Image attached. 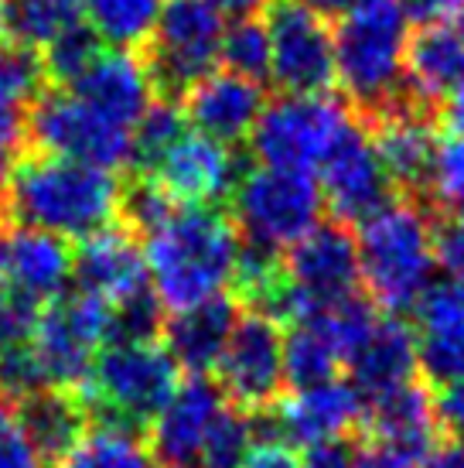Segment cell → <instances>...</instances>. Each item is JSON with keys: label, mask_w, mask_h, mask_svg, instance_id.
I'll return each mask as SVG.
<instances>
[{"label": "cell", "mask_w": 464, "mask_h": 468, "mask_svg": "<svg viewBox=\"0 0 464 468\" xmlns=\"http://www.w3.org/2000/svg\"><path fill=\"white\" fill-rule=\"evenodd\" d=\"M178 212V202L151 175H123L120 182V212L116 222L137 239H147Z\"/></svg>", "instance_id": "cell-33"}, {"label": "cell", "mask_w": 464, "mask_h": 468, "mask_svg": "<svg viewBox=\"0 0 464 468\" xmlns=\"http://www.w3.org/2000/svg\"><path fill=\"white\" fill-rule=\"evenodd\" d=\"M239 314L243 312L236 298H226V294H216V298L198 301L192 308L171 314L161 335L178 369L185 366L192 377H206L208 369H216Z\"/></svg>", "instance_id": "cell-24"}, {"label": "cell", "mask_w": 464, "mask_h": 468, "mask_svg": "<svg viewBox=\"0 0 464 468\" xmlns=\"http://www.w3.org/2000/svg\"><path fill=\"white\" fill-rule=\"evenodd\" d=\"M440 434H444V428H440L438 397L430 393V387L417 383V379L400 390L365 400L362 438L403 444V448H413V452L430 458L440 448Z\"/></svg>", "instance_id": "cell-21"}, {"label": "cell", "mask_w": 464, "mask_h": 468, "mask_svg": "<svg viewBox=\"0 0 464 468\" xmlns=\"http://www.w3.org/2000/svg\"><path fill=\"white\" fill-rule=\"evenodd\" d=\"M55 468H151V452L141 434L92 424Z\"/></svg>", "instance_id": "cell-31"}, {"label": "cell", "mask_w": 464, "mask_h": 468, "mask_svg": "<svg viewBox=\"0 0 464 468\" xmlns=\"http://www.w3.org/2000/svg\"><path fill=\"white\" fill-rule=\"evenodd\" d=\"M427 468H464V438H458V441H440V448L430 455Z\"/></svg>", "instance_id": "cell-50"}, {"label": "cell", "mask_w": 464, "mask_h": 468, "mask_svg": "<svg viewBox=\"0 0 464 468\" xmlns=\"http://www.w3.org/2000/svg\"><path fill=\"white\" fill-rule=\"evenodd\" d=\"M417 328H448L464 335V281L427 287L417 301Z\"/></svg>", "instance_id": "cell-39"}, {"label": "cell", "mask_w": 464, "mask_h": 468, "mask_svg": "<svg viewBox=\"0 0 464 468\" xmlns=\"http://www.w3.org/2000/svg\"><path fill=\"white\" fill-rule=\"evenodd\" d=\"M438 414H440V428L448 431V434L464 438V383L448 387V390L440 393Z\"/></svg>", "instance_id": "cell-44"}, {"label": "cell", "mask_w": 464, "mask_h": 468, "mask_svg": "<svg viewBox=\"0 0 464 468\" xmlns=\"http://www.w3.org/2000/svg\"><path fill=\"white\" fill-rule=\"evenodd\" d=\"M0 468H45L41 455L27 438L17 400L0 390Z\"/></svg>", "instance_id": "cell-40"}, {"label": "cell", "mask_w": 464, "mask_h": 468, "mask_svg": "<svg viewBox=\"0 0 464 468\" xmlns=\"http://www.w3.org/2000/svg\"><path fill=\"white\" fill-rule=\"evenodd\" d=\"M0 257H4V291L38 308L65 294V284L72 277V243L41 229L11 226L4 233Z\"/></svg>", "instance_id": "cell-20"}, {"label": "cell", "mask_w": 464, "mask_h": 468, "mask_svg": "<svg viewBox=\"0 0 464 468\" xmlns=\"http://www.w3.org/2000/svg\"><path fill=\"white\" fill-rule=\"evenodd\" d=\"M11 157H7V151H0V233L11 229Z\"/></svg>", "instance_id": "cell-48"}, {"label": "cell", "mask_w": 464, "mask_h": 468, "mask_svg": "<svg viewBox=\"0 0 464 468\" xmlns=\"http://www.w3.org/2000/svg\"><path fill=\"white\" fill-rule=\"evenodd\" d=\"M82 17V0H0V45L41 55Z\"/></svg>", "instance_id": "cell-28"}, {"label": "cell", "mask_w": 464, "mask_h": 468, "mask_svg": "<svg viewBox=\"0 0 464 468\" xmlns=\"http://www.w3.org/2000/svg\"><path fill=\"white\" fill-rule=\"evenodd\" d=\"M17 414H21V424H25L27 438H31L45 465H58L92 428L86 397L69 390H52V387L21 397Z\"/></svg>", "instance_id": "cell-25"}, {"label": "cell", "mask_w": 464, "mask_h": 468, "mask_svg": "<svg viewBox=\"0 0 464 468\" xmlns=\"http://www.w3.org/2000/svg\"><path fill=\"white\" fill-rule=\"evenodd\" d=\"M284 273L318 314L338 301L352 298L362 281L352 226L328 219L318 229H311L301 243L284 253Z\"/></svg>", "instance_id": "cell-15"}, {"label": "cell", "mask_w": 464, "mask_h": 468, "mask_svg": "<svg viewBox=\"0 0 464 468\" xmlns=\"http://www.w3.org/2000/svg\"><path fill=\"white\" fill-rule=\"evenodd\" d=\"M301 468H355V444L348 441H324L304 448V458L297 462Z\"/></svg>", "instance_id": "cell-42"}, {"label": "cell", "mask_w": 464, "mask_h": 468, "mask_svg": "<svg viewBox=\"0 0 464 468\" xmlns=\"http://www.w3.org/2000/svg\"><path fill=\"white\" fill-rule=\"evenodd\" d=\"M72 277L79 291L106 301L110 308L151 287L141 239L120 222L92 233L79 243V250H72Z\"/></svg>", "instance_id": "cell-18"}, {"label": "cell", "mask_w": 464, "mask_h": 468, "mask_svg": "<svg viewBox=\"0 0 464 468\" xmlns=\"http://www.w3.org/2000/svg\"><path fill=\"white\" fill-rule=\"evenodd\" d=\"M212 11L219 14V17H232V21H249V17H257V14L267 11V4L270 0H206Z\"/></svg>", "instance_id": "cell-46"}, {"label": "cell", "mask_w": 464, "mask_h": 468, "mask_svg": "<svg viewBox=\"0 0 464 468\" xmlns=\"http://www.w3.org/2000/svg\"><path fill=\"white\" fill-rule=\"evenodd\" d=\"M185 113L178 103L168 100H154L151 110L141 117V123L133 127V154H130L127 175H151L157 168V161L168 154L171 147L181 141L185 133Z\"/></svg>", "instance_id": "cell-35"}, {"label": "cell", "mask_w": 464, "mask_h": 468, "mask_svg": "<svg viewBox=\"0 0 464 468\" xmlns=\"http://www.w3.org/2000/svg\"><path fill=\"white\" fill-rule=\"evenodd\" d=\"M396 4L417 25H430V21H444V17L464 14V0H396Z\"/></svg>", "instance_id": "cell-43"}, {"label": "cell", "mask_w": 464, "mask_h": 468, "mask_svg": "<svg viewBox=\"0 0 464 468\" xmlns=\"http://www.w3.org/2000/svg\"><path fill=\"white\" fill-rule=\"evenodd\" d=\"M103 55V41L90 27V21L82 17L72 27H65L62 35L41 52V66H45V79L52 90H72L79 79L86 76L96 58Z\"/></svg>", "instance_id": "cell-32"}, {"label": "cell", "mask_w": 464, "mask_h": 468, "mask_svg": "<svg viewBox=\"0 0 464 468\" xmlns=\"http://www.w3.org/2000/svg\"><path fill=\"white\" fill-rule=\"evenodd\" d=\"M0 247H4V233H0ZM0 294H4V257H0Z\"/></svg>", "instance_id": "cell-51"}, {"label": "cell", "mask_w": 464, "mask_h": 468, "mask_svg": "<svg viewBox=\"0 0 464 468\" xmlns=\"http://www.w3.org/2000/svg\"><path fill=\"white\" fill-rule=\"evenodd\" d=\"M232 222L239 239L263 250H290L322 226L324 196L314 171L253 168L232 188Z\"/></svg>", "instance_id": "cell-6"}, {"label": "cell", "mask_w": 464, "mask_h": 468, "mask_svg": "<svg viewBox=\"0 0 464 468\" xmlns=\"http://www.w3.org/2000/svg\"><path fill=\"white\" fill-rule=\"evenodd\" d=\"M410 17L396 0H365L338 21L335 69L355 120H373L406 92Z\"/></svg>", "instance_id": "cell-4"}, {"label": "cell", "mask_w": 464, "mask_h": 468, "mask_svg": "<svg viewBox=\"0 0 464 468\" xmlns=\"http://www.w3.org/2000/svg\"><path fill=\"white\" fill-rule=\"evenodd\" d=\"M239 229L232 216L208 206H178L157 233L147 236V277L161 308L185 312L222 294L239 261Z\"/></svg>", "instance_id": "cell-2"}, {"label": "cell", "mask_w": 464, "mask_h": 468, "mask_svg": "<svg viewBox=\"0 0 464 468\" xmlns=\"http://www.w3.org/2000/svg\"><path fill=\"white\" fill-rule=\"evenodd\" d=\"M164 0H86L82 14L113 52H141L151 41Z\"/></svg>", "instance_id": "cell-29"}, {"label": "cell", "mask_w": 464, "mask_h": 468, "mask_svg": "<svg viewBox=\"0 0 464 468\" xmlns=\"http://www.w3.org/2000/svg\"><path fill=\"white\" fill-rule=\"evenodd\" d=\"M438 120H440V131H464V82L440 100Z\"/></svg>", "instance_id": "cell-47"}, {"label": "cell", "mask_w": 464, "mask_h": 468, "mask_svg": "<svg viewBox=\"0 0 464 468\" xmlns=\"http://www.w3.org/2000/svg\"><path fill=\"white\" fill-rule=\"evenodd\" d=\"M352 387L362 393V400L400 390L417 377V335L403 325L396 314H383L375 322L369 342L352 359Z\"/></svg>", "instance_id": "cell-26"}, {"label": "cell", "mask_w": 464, "mask_h": 468, "mask_svg": "<svg viewBox=\"0 0 464 468\" xmlns=\"http://www.w3.org/2000/svg\"><path fill=\"white\" fill-rule=\"evenodd\" d=\"M151 178H157L161 188L178 206L219 208V202H226L232 196V188L243 178V171L236 165V151L208 141L202 133L185 131L181 141L157 161Z\"/></svg>", "instance_id": "cell-16"}, {"label": "cell", "mask_w": 464, "mask_h": 468, "mask_svg": "<svg viewBox=\"0 0 464 468\" xmlns=\"http://www.w3.org/2000/svg\"><path fill=\"white\" fill-rule=\"evenodd\" d=\"M48 90L38 52L0 45V151L25 147L27 113L41 92Z\"/></svg>", "instance_id": "cell-27"}, {"label": "cell", "mask_w": 464, "mask_h": 468, "mask_svg": "<svg viewBox=\"0 0 464 468\" xmlns=\"http://www.w3.org/2000/svg\"><path fill=\"white\" fill-rule=\"evenodd\" d=\"M120 182L113 171L27 151L11 175V222L82 243L116 222Z\"/></svg>", "instance_id": "cell-1"}, {"label": "cell", "mask_w": 464, "mask_h": 468, "mask_svg": "<svg viewBox=\"0 0 464 468\" xmlns=\"http://www.w3.org/2000/svg\"><path fill=\"white\" fill-rule=\"evenodd\" d=\"M355 120L338 96H280L263 106L249 151L263 168L318 171L332 144Z\"/></svg>", "instance_id": "cell-10"}, {"label": "cell", "mask_w": 464, "mask_h": 468, "mask_svg": "<svg viewBox=\"0 0 464 468\" xmlns=\"http://www.w3.org/2000/svg\"><path fill=\"white\" fill-rule=\"evenodd\" d=\"M304 7H311V11L318 14V17H324V21H332V17H345V14H352L355 7H362L365 0H301Z\"/></svg>", "instance_id": "cell-49"}, {"label": "cell", "mask_w": 464, "mask_h": 468, "mask_svg": "<svg viewBox=\"0 0 464 468\" xmlns=\"http://www.w3.org/2000/svg\"><path fill=\"white\" fill-rule=\"evenodd\" d=\"M253 441H257V414L222 403L202 444L198 468H243L246 458L253 455Z\"/></svg>", "instance_id": "cell-36"}, {"label": "cell", "mask_w": 464, "mask_h": 468, "mask_svg": "<svg viewBox=\"0 0 464 468\" xmlns=\"http://www.w3.org/2000/svg\"><path fill=\"white\" fill-rule=\"evenodd\" d=\"M25 147L38 154L79 161L90 168L120 171L130 168L133 133L106 120L103 113H96L69 90L48 86L27 113Z\"/></svg>", "instance_id": "cell-9"}, {"label": "cell", "mask_w": 464, "mask_h": 468, "mask_svg": "<svg viewBox=\"0 0 464 468\" xmlns=\"http://www.w3.org/2000/svg\"><path fill=\"white\" fill-rule=\"evenodd\" d=\"M359 273L369 301L386 314L417 308L430 287L434 257V216L417 198L396 196L359 226Z\"/></svg>", "instance_id": "cell-3"}, {"label": "cell", "mask_w": 464, "mask_h": 468, "mask_svg": "<svg viewBox=\"0 0 464 468\" xmlns=\"http://www.w3.org/2000/svg\"><path fill=\"white\" fill-rule=\"evenodd\" d=\"M420 206L430 216L464 212V131H440Z\"/></svg>", "instance_id": "cell-34"}, {"label": "cell", "mask_w": 464, "mask_h": 468, "mask_svg": "<svg viewBox=\"0 0 464 468\" xmlns=\"http://www.w3.org/2000/svg\"><path fill=\"white\" fill-rule=\"evenodd\" d=\"M222 410V390L206 377L178 383L164 410L147 428V452L164 468H198L208 428Z\"/></svg>", "instance_id": "cell-19"}, {"label": "cell", "mask_w": 464, "mask_h": 468, "mask_svg": "<svg viewBox=\"0 0 464 468\" xmlns=\"http://www.w3.org/2000/svg\"><path fill=\"white\" fill-rule=\"evenodd\" d=\"M113 308L86 291H65L35 318L27 349L41 369L45 387L82 393L92 377L96 356L110 342Z\"/></svg>", "instance_id": "cell-7"}, {"label": "cell", "mask_w": 464, "mask_h": 468, "mask_svg": "<svg viewBox=\"0 0 464 468\" xmlns=\"http://www.w3.org/2000/svg\"><path fill=\"white\" fill-rule=\"evenodd\" d=\"M365 414V400L352 383H322L311 390H297L284 400L263 410V420H257V434L267 431L270 444H297V448H311V444L338 441L348 431L355 428Z\"/></svg>", "instance_id": "cell-14"}, {"label": "cell", "mask_w": 464, "mask_h": 468, "mask_svg": "<svg viewBox=\"0 0 464 468\" xmlns=\"http://www.w3.org/2000/svg\"><path fill=\"white\" fill-rule=\"evenodd\" d=\"M342 366V356L318 322L294 325L284 335V383L294 393L332 383Z\"/></svg>", "instance_id": "cell-30"}, {"label": "cell", "mask_w": 464, "mask_h": 468, "mask_svg": "<svg viewBox=\"0 0 464 468\" xmlns=\"http://www.w3.org/2000/svg\"><path fill=\"white\" fill-rule=\"evenodd\" d=\"M263 14L273 86L284 96H328L338 82L332 21L318 17L301 0H270Z\"/></svg>", "instance_id": "cell-11"}, {"label": "cell", "mask_w": 464, "mask_h": 468, "mask_svg": "<svg viewBox=\"0 0 464 468\" xmlns=\"http://www.w3.org/2000/svg\"><path fill=\"white\" fill-rule=\"evenodd\" d=\"M219 390L232 407L246 414H263L284 390V332L259 312H243L222 352Z\"/></svg>", "instance_id": "cell-12"}, {"label": "cell", "mask_w": 464, "mask_h": 468, "mask_svg": "<svg viewBox=\"0 0 464 468\" xmlns=\"http://www.w3.org/2000/svg\"><path fill=\"white\" fill-rule=\"evenodd\" d=\"M178 106L185 113V123L195 133L236 151L239 144L249 141V133L257 127L259 113L267 106V92L259 82L239 79L232 72H212L185 92Z\"/></svg>", "instance_id": "cell-17"}, {"label": "cell", "mask_w": 464, "mask_h": 468, "mask_svg": "<svg viewBox=\"0 0 464 468\" xmlns=\"http://www.w3.org/2000/svg\"><path fill=\"white\" fill-rule=\"evenodd\" d=\"M69 92L127 131H133L154 103L151 79L137 52H103Z\"/></svg>", "instance_id": "cell-22"}, {"label": "cell", "mask_w": 464, "mask_h": 468, "mask_svg": "<svg viewBox=\"0 0 464 468\" xmlns=\"http://www.w3.org/2000/svg\"><path fill=\"white\" fill-rule=\"evenodd\" d=\"M219 58L226 62V72L263 86L270 79V35H267V25L259 17L232 21V27L222 35Z\"/></svg>", "instance_id": "cell-37"}, {"label": "cell", "mask_w": 464, "mask_h": 468, "mask_svg": "<svg viewBox=\"0 0 464 468\" xmlns=\"http://www.w3.org/2000/svg\"><path fill=\"white\" fill-rule=\"evenodd\" d=\"M243 468H301L297 465L294 452L287 448V444H259V448H253V455L246 458Z\"/></svg>", "instance_id": "cell-45"}, {"label": "cell", "mask_w": 464, "mask_h": 468, "mask_svg": "<svg viewBox=\"0 0 464 468\" xmlns=\"http://www.w3.org/2000/svg\"><path fill=\"white\" fill-rule=\"evenodd\" d=\"M222 17L206 0H164L151 41L143 45L141 62L147 69L154 100L181 103V96L212 76L222 48Z\"/></svg>", "instance_id": "cell-8"}, {"label": "cell", "mask_w": 464, "mask_h": 468, "mask_svg": "<svg viewBox=\"0 0 464 468\" xmlns=\"http://www.w3.org/2000/svg\"><path fill=\"white\" fill-rule=\"evenodd\" d=\"M178 390V363L168 346L157 342H110L96 356L86 383L92 424L147 434L164 403Z\"/></svg>", "instance_id": "cell-5"}, {"label": "cell", "mask_w": 464, "mask_h": 468, "mask_svg": "<svg viewBox=\"0 0 464 468\" xmlns=\"http://www.w3.org/2000/svg\"><path fill=\"white\" fill-rule=\"evenodd\" d=\"M434 257L451 281H464V212L434 216Z\"/></svg>", "instance_id": "cell-41"}, {"label": "cell", "mask_w": 464, "mask_h": 468, "mask_svg": "<svg viewBox=\"0 0 464 468\" xmlns=\"http://www.w3.org/2000/svg\"><path fill=\"white\" fill-rule=\"evenodd\" d=\"M464 82V14L417 25L406 41V86L434 110Z\"/></svg>", "instance_id": "cell-23"}, {"label": "cell", "mask_w": 464, "mask_h": 468, "mask_svg": "<svg viewBox=\"0 0 464 468\" xmlns=\"http://www.w3.org/2000/svg\"><path fill=\"white\" fill-rule=\"evenodd\" d=\"M417 363L434 387L464 383V335L448 328H417Z\"/></svg>", "instance_id": "cell-38"}, {"label": "cell", "mask_w": 464, "mask_h": 468, "mask_svg": "<svg viewBox=\"0 0 464 468\" xmlns=\"http://www.w3.org/2000/svg\"><path fill=\"white\" fill-rule=\"evenodd\" d=\"M318 185H322L324 208L342 226H355V222L362 226L373 212L396 198L389 175L375 157L369 131L359 120L348 123L318 165Z\"/></svg>", "instance_id": "cell-13"}]
</instances>
